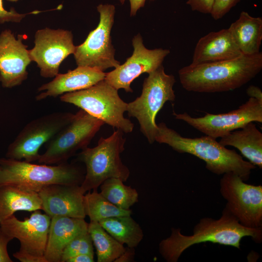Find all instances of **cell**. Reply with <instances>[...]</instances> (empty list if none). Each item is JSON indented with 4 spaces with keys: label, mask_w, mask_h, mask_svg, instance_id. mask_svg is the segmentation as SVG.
<instances>
[{
    "label": "cell",
    "mask_w": 262,
    "mask_h": 262,
    "mask_svg": "<svg viewBox=\"0 0 262 262\" xmlns=\"http://www.w3.org/2000/svg\"><path fill=\"white\" fill-rule=\"evenodd\" d=\"M31 61L22 35L16 39L9 29L0 33V82L3 87L19 85L26 80Z\"/></svg>",
    "instance_id": "16"
},
{
    "label": "cell",
    "mask_w": 262,
    "mask_h": 262,
    "mask_svg": "<svg viewBox=\"0 0 262 262\" xmlns=\"http://www.w3.org/2000/svg\"><path fill=\"white\" fill-rule=\"evenodd\" d=\"M123 182L118 178L108 179L99 186L100 193L117 207L129 210L138 201V194L135 189L125 185Z\"/></svg>",
    "instance_id": "27"
},
{
    "label": "cell",
    "mask_w": 262,
    "mask_h": 262,
    "mask_svg": "<svg viewBox=\"0 0 262 262\" xmlns=\"http://www.w3.org/2000/svg\"><path fill=\"white\" fill-rule=\"evenodd\" d=\"M40 210L42 201L37 192L14 185H0V222L17 211Z\"/></svg>",
    "instance_id": "23"
},
{
    "label": "cell",
    "mask_w": 262,
    "mask_h": 262,
    "mask_svg": "<svg viewBox=\"0 0 262 262\" xmlns=\"http://www.w3.org/2000/svg\"><path fill=\"white\" fill-rule=\"evenodd\" d=\"M94 255L82 254L69 259L66 262H94Z\"/></svg>",
    "instance_id": "35"
},
{
    "label": "cell",
    "mask_w": 262,
    "mask_h": 262,
    "mask_svg": "<svg viewBox=\"0 0 262 262\" xmlns=\"http://www.w3.org/2000/svg\"><path fill=\"white\" fill-rule=\"evenodd\" d=\"M262 69V53L242 54L230 60L198 65L191 64L178 74L190 92L216 93L235 90L252 80Z\"/></svg>",
    "instance_id": "2"
},
{
    "label": "cell",
    "mask_w": 262,
    "mask_h": 262,
    "mask_svg": "<svg viewBox=\"0 0 262 262\" xmlns=\"http://www.w3.org/2000/svg\"></svg>",
    "instance_id": "38"
},
{
    "label": "cell",
    "mask_w": 262,
    "mask_h": 262,
    "mask_svg": "<svg viewBox=\"0 0 262 262\" xmlns=\"http://www.w3.org/2000/svg\"><path fill=\"white\" fill-rule=\"evenodd\" d=\"M176 119L184 121L194 128L214 139L222 137L240 129L250 122L262 123V101L253 98L237 109L219 114H206L203 116L193 117L186 112H173Z\"/></svg>",
    "instance_id": "13"
},
{
    "label": "cell",
    "mask_w": 262,
    "mask_h": 262,
    "mask_svg": "<svg viewBox=\"0 0 262 262\" xmlns=\"http://www.w3.org/2000/svg\"><path fill=\"white\" fill-rule=\"evenodd\" d=\"M73 115L71 113L58 112L32 120L9 146L6 157L31 163L38 161L40 148L66 126Z\"/></svg>",
    "instance_id": "10"
},
{
    "label": "cell",
    "mask_w": 262,
    "mask_h": 262,
    "mask_svg": "<svg viewBox=\"0 0 262 262\" xmlns=\"http://www.w3.org/2000/svg\"><path fill=\"white\" fill-rule=\"evenodd\" d=\"M85 214L90 221L99 222L106 218L124 215H131L130 209L124 210L117 207L106 199L97 189L88 191L83 197Z\"/></svg>",
    "instance_id": "26"
},
{
    "label": "cell",
    "mask_w": 262,
    "mask_h": 262,
    "mask_svg": "<svg viewBox=\"0 0 262 262\" xmlns=\"http://www.w3.org/2000/svg\"><path fill=\"white\" fill-rule=\"evenodd\" d=\"M88 225L84 219L51 217L44 254L46 262H61L65 247L75 237L88 231Z\"/></svg>",
    "instance_id": "20"
},
{
    "label": "cell",
    "mask_w": 262,
    "mask_h": 262,
    "mask_svg": "<svg viewBox=\"0 0 262 262\" xmlns=\"http://www.w3.org/2000/svg\"><path fill=\"white\" fill-rule=\"evenodd\" d=\"M103 124L102 120L81 109L49 142L46 151L40 155L38 162L46 164L66 163L77 150L87 147Z\"/></svg>",
    "instance_id": "8"
},
{
    "label": "cell",
    "mask_w": 262,
    "mask_h": 262,
    "mask_svg": "<svg viewBox=\"0 0 262 262\" xmlns=\"http://www.w3.org/2000/svg\"><path fill=\"white\" fill-rule=\"evenodd\" d=\"M254 122H250L221 138L219 143L224 147L238 149L249 162L262 168V133Z\"/></svg>",
    "instance_id": "21"
},
{
    "label": "cell",
    "mask_w": 262,
    "mask_h": 262,
    "mask_svg": "<svg viewBox=\"0 0 262 262\" xmlns=\"http://www.w3.org/2000/svg\"><path fill=\"white\" fill-rule=\"evenodd\" d=\"M148 74L141 95L128 103L127 111L129 116L137 119L141 132L152 144L158 129L155 121L157 114L166 102L175 99L173 87L176 80L173 75L166 74L163 65Z\"/></svg>",
    "instance_id": "6"
},
{
    "label": "cell",
    "mask_w": 262,
    "mask_h": 262,
    "mask_svg": "<svg viewBox=\"0 0 262 262\" xmlns=\"http://www.w3.org/2000/svg\"><path fill=\"white\" fill-rule=\"evenodd\" d=\"M60 99L123 132L133 130V123L124 116L128 103L120 98L118 90L104 79L88 88L62 95Z\"/></svg>",
    "instance_id": "7"
},
{
    "label": "cell",
    "mask_w": 262,
    "mask_h": 262,
    "mask_svg": "<svg viewBox=\"0 0 262 262\" xmlns=\"http://www.w3.org/2000/svg\"><path fill=\"white\" fill-rule=\"evenodd\" d=\"M220 192L226 207L243 226L262 228V186L246 183L232 172L223 174Z\"/></svg>",
    "instance_id": "12"
},
{
    "label": "cell",
    "mask_w": 262,
    "mask_h": 262,
    "mask_svg": "<svg viewBox=\"0 0 262 262\" xmlns=\"http://www.w3.org/2000/svg\"><path fill=\"white\" fill-rule=\"evenodd\" d=\"M246 93L250 98L262 101V92L259 87L255 85L249 86L246 89Z\"/></svg>",
    "instance_id": "34"
},
{
    "label": "cell",
    "mask_w": 262,
    "mask_h": 262,
    "mask_svg": "<svg viewBox=\"0 0 262 262\" xmlns=\"http://www.w3.org/2000/svg\"><path fill=\"white\" fill-rule=\"evenodd\" d=\"M98 222L116 240L128 247L134 248L143 238L142 229L131 215L112 217Z\"/></svg>",
    "instance_id": "24"
},
{
    "label": "cell",
    "mask_w": 262,
    "mask_h": 262,
    "mask_svg": "<svg viewBox=\"0 0 262 262\" xmlns=\"http://www.w3.org/2000/svg\"><path fill=\"white\" fill-rule=\"evenodd\" d=\"M132 44V54L124 64L106 73L104 79L117 90L123 89L126 92H132L131 82L142 74H148L162 65L164 58L170 53L167 49L146 48L140 33L134 36Z\"/></svg>",
    "instance_id": "15"
},
{
    "label": "cell",
    "mask_w": 262,
    "mask_h": 262,
    "mask_svg": "<svg viewBox=\"0 0 262 262\" xmlns=\"http://www.w3.org/2000/svg\"><path fill=\"white\" fill-rule=\"evenodd\" d=\"M214 0H187L186 4L192 11L208 14L211 13Z\"/></svg>",
    "instance_id": "32"
},
{
    "label": "cell",
    "mask_w": 262,
    "mask_h": 262,
    "mask_svg": "<svg viewBox=\"0 0 262 262\" xmlns=\"http://www.w3.org/2000/svg\"><path fill=\"white\" fill-rule=\"evenodd\" d=\"M0 167V185H14L37 193L50 184L81 185L85 175L80 167L67 163L37 164L2 158Z\"/></svg>",
    "instance_id": "4"
},
{
    "label": "cell",
    "mask_w": 262,
    "mask_h": 262,
    "mask_svg": "<svg viewBox=\"0 0 262 262\" xmlns=\"http://www.w3.org/2000/svg\"><path fill=\"white\" fill-rule=\"evenodd\" d=\"M242 54L228 29H224L209 33L198 40L191 64L198 65L226 61Z\"/></svg>",
    "instance_id": "19"
},
{
    "label": "cell",
    "mask_w": 262,
    "mask_h": 262,
    "mask_svg": "<svg viewBox=\"0 0 262 262\" xmlns=\"http://www.w3.org/2000/svg\"><path fill=\"white\" fill-rule=\"evenodd\" d=\"M134 248L128 247L115 262H131L133 259Z\"/></svg>",
    "instance_id": "36"
},
{
    "label": "cell",
    "mask_w": 262,
    "mask_h": 262,
    "mask_svg": "<svg viewBox=\"0 0 262 262\" xmlns=\"http://www.w3.org/2000/svg\"><path fill=\"white\" fill-rule=\"evenodd\" d=\"M126 139L123 132L117 129L109 137H101L97 146L82 150L78 160L86 166L81 187L85 194L97 189L108 179L118 178L126 181L130 170L122 162L120 154L124 150Z\"/></svg>",
    "instance_id": "5"
},
{
    "label": "cell",
    "mask_w": 262,
    "mask_h": 262,
    "mask_svg": "<svg viewBox=\"0 0 262 262\" xmlns=\"http://www.w3.org/2000/svg\"><path fill=\"white\" fill-rule=\"evenodd\" d=\"M241 0H214L210 13L215 20L222 18Z\"/></svg>",
    "instance_id": "29"
},
{
    "label": "cell",
    "mask_w": 262,
    "mask_h": 262,
    "mask_svg": "<svg viewBox=\"0 0 262 262\" xmlns=\"http://www.w3.org/2000/svg\"><path fill=\"white\" fill-rule=\"evenodd\" d=\"M242 54L253 55L260 52L262 41V18L242 11L228 28Z\"/></svg>",
    "instance_id": "22"
},
{
    "label": "cell",
    "mask_w": 262,
    "mask_h": 262,
    "mask_svg": "<svg viewBox=\"0 0 262 262\" xmlns=\"http://www.w3.org/2000/svg\"><path fill=\"white\" fill-rule=\"evenodd\" d=\"M97 9L99 14L98 26L89 33L82 44L76 46L73 54L78 66L90 67L104 72L120 65L115 58V49L111 36L115 7L111 4H100Z\"/></svg>",
    "instance_id": "9"
},
{
    "label": "cell",
    "mask_w": 262,
    "mask_h": 262,
    "mask_svg": "<svg viewBox=\"0 0 262 262\" xmlns=\"http://www.w3.org/2000/svg\"><path fill=\"white\" fill-rule=\"evenodd\" d=\"M245 237H250L256 243H261L262 228L242 225L225 206L219 219L201 218L190 235L181 233L180 228H172L170 235L160 243L159 250L166 262H177L183 252L194 245L211 242L240 249L241 241Z\"/></svg>",
    "instance_id": "1"
},
{
    "label": "cell",
    "mask_w": 262,
    "mask_h": 262,
    "mask_svg": "<svg viewBox=\"0 0 262 262\" xmlns=\"http://www.w3.org/2000/svg\"><path fill=\"white\" fill-rule=\"evenodd\" d=\"M7 0L10 2H15L18 1L19 0Z\"/></svg>",
    "instance_id": "37"
},
{
    "label": "cell",
    "mask_w": 262,
    "mask_h": 262,
    "mask_svg": "<svg viewBox=\"0 0 262 262\" xmlns=\"http://www.w3.org/2000/svg\"><path fill=\"white\" fill-rule=\"evenodd\" d=\"M157 126L155 141L166 144L178 152L196 156L203 160L206 169L214 174L232 172L246 181L249 179L251 171L256 167L244 160L235 150L226 148L210 136L184 137L163 122Z\"/></svg>",
    "instance_id": "3"
},
{
    "label": "cell",
    "mask_w": 262,
    "mask_h": 262,
    "mask_svg": "<svg viewBox=\"0 0 262 262\" xmlns=\"http://www.w3.org/2000/svg\"><path fill=\"white\" fill-rule=\"evenodd\" d=\"M105 76L106 73L98 69L78 66L66 73H58L51 81L39 87L38 91L40 93L36 96V100H41L88 88L104 80Z\"/></svg>",
    "instance_id": "18"
},
{
    "label": "cell",
    "mask_w": 262,
    "mask_h": 262,
    "mask_svg": "<svg viewBox=\"0 0 262 262\" xmlns=\"http://www.w3.org/2000/svg\"><path fill=\"white\" fill-rule=\"evenodd\" d=\"M82 254L94 255V247L91 236L88 231L73 239L64 248L61 262H66L70 258Z\"/></svg>",
    "instance_id": "28"
},
{
    "label": "cell",
    "mask_w": 262,
    "mask_h": 262,
    "mask_svg": "<svg viewBox=\"0 0 262 262\" xmlns=\"http://www.w3.org/2000/svg\"><path fill=\"white\" fill-rule=\"evenodd\" d=\"M51 217L39 210L21 221L14 214L0 222L3 229L20 244L13 256L21 262H46V247Z\"/></svg>",
    "instance_id": "11"
},
{
    "label": "cell",
    "mask_w": 262,
    "mask_h": 262,
    "mask_svg": "<svg viewBox=\"0 0 262 262\" xmlns=\"http://www.w3.org/2000/svg\"><path fill=\"white\" fill-rule=\"evenodd\" d=\"M38 194L42 210L51 218L65 216L84 219V193L81 185L50 184L40 189Z\"/></svg>",
    "instance_id": "17"
},
{
    "label": "cell",
    "mask_w": 262,
    "mask_h": 262,
    "mask_svg": "<svg viewBox=\"0 0 262 262\" xmlns=\"http://www.w3.org/2000/svg\"><path fill=\"white\" fill-rule=\"evenodd\" d=\"M13 239L0 225V262H13L8 253L7 245Z\"/></svg>",
    "instance_id": "31"
},
{
    "label": "cell",
    "mask_w": 262,
    "mask_h": 262,
    "mask_svg": "<svg viewBox=\"0 0 262 262\" xmlns=\"http://www.w3.org/2000/svg\"><path fill=\"white\" fill-rule=\"evenodd\" d=\"M120 2L123 4L126 0H119ZM147 0H129L130 6V15L134 16L140 8L143 7ZM154 1L155 0H150Z\"/></svg>",
    "instance_id": "33"
},
{
    "label": "cell",
    "mask_w": 262,
    "mask_h": 262,
    "mask_svg": "<svg viewBox=\"0 0 262 262\" xmlns=\"http://www.w3.org/2000/svg\"><path fill=\"white\" fill-rule=\"evenodd\" d=\"M34 37V46L29 50L30 58L36 63L42 77H54L62 62L75 51L72 33L46 28L37 30Z\"/></svg>",
    "instance_id": "14"
},
{
    "label": "cell",
    "mask_w": 262,
    "mask_h": 262,
    "mask_svg": "<svg viewBox=\"0 0 262 262\" xmlns=\"http://www.w3.org/2000/svg\"><path fill=\"white\" fill-rule=\"evenodd\" d=\"M88 232L96 249L98 262H115L125 251L123 245L107 232L98 222L90 221Z\"/></svg>",
    "instance_id": "25"
},
{
    "label": "cell",
    "mask_w": 262,
    "mask_h": 262,
    "mask_svg": "<svg viewBox=\"0 0 262 262\" xmlns=\"http://www.w3.org/2000/svg\"><path fill=\"white\" fill-rule=\"evenodd\" d=\"M28 14H19L14 8L10 11L5 10L3 5V0H0V24L6 22H19Z\"/></svg>",
    "instance_id": "30"
}]
</instances>
